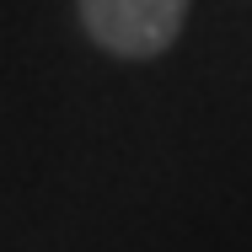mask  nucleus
<instances>
[{
    "label": "nucleus",
    "instance_id": "1",
    "mask_svg": "<svg viewBox=\"0 0 252 252\" xmlns=\"http://www.w3.org/2000/svg\"><path fill=\"white\" fill-rule=\"evenodd\" d=\"M81 22L107 54L151 59L177 43L188 0H81Z\"/></svg>",
    "mask_w": 252,
    "mask_h": 252
}]
</instances>
